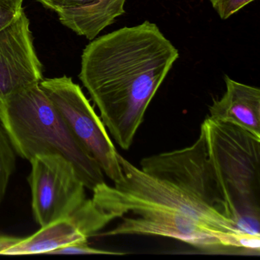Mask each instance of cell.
Masks as SVG:
<instances>
[{"instance_id":"cell-1","label":"cell","mask_w":260,"mask_h":260,"mask_svg":"<svg viewBox=\"0 0 260 260\" xmlns=\"http://www.w3.org/2000/svg\"><path fill=\"white\" fill-rule=\"evenodd\" d=\"M179 57L150 21L93 39L83 50L80 80L115 142L127 150L144 115Z\"/></svg>"},{"instance_id":"cell-2","label":"cell","mask_w":260,"mask_h":260,"mask_svg":"<svg viewBox=\"0 0 260 260\" xmlns=\"http://www.w3.org/2000/svg\"><path fill=\"white\" fill-rule=\"evenodd\" d=\"M0 121L23 159L59 154L74 164L86 188L92 191L105 182L98 162L74 136L39 83L0 99Z\"/></svg>"},{"instance_id":"cell-3","label":"cell","mask_w":260,"mask_h":260,"mask_svg":"<svg viewBox=\"0 0 260 260\" xmlns=\"http://www.w3.org/2000/svg\"><path fill=\"white\" fill-rule=\"evenodd\" d=\"M202 126L210 156L237 212V228L260 235V138L210 117Z\"/></svg>"},{"instance_id":"cell-4","label":"cell","mask_w":260,"mask_h":260,"mask_svg":"<svg viewBox=\"0 0 260 260\" xmlns=\"http://www.w3.org/2000/svg\"><path fill=\"white\" fill-rule=\"evenodd\" d=\"M123 179L106 182L93 190L92 201L112 220L144 209H168L188 214L216 231L240 234L237 224L211 211L185 191L162 179L144 173L118 153Z\"/></svg>"},{"instance_id":"cell-5","label":"cell","mask_w":260,"mask_h":260,"mask_svg":"<svg viewBox=\"0 0 260 260\" xmlns=\"http://www.w3.org/2000/svg\"><path fill=\"white\" fill-rule=\"evenodd\" d=\"M141 169L147 174L176 185L211 211L237 225V212L210 156L202 126L194 144L181 150L144 158L141 161Z\"/></svg>"},{"instance_id":"cell-6","label":"cell","mask_w":260,"mask_h":260,"mask_svg":"<svg viewBox=\"0 0 260 260\" xmlns=\"http://www.w3.org/2000/svg\"><path fill=\"white\" fill-rule=\"evenodd\" d=\"M77 141L114 183L123 179L118 153L104 123L96 115L81 88L71 77L43 79L39 83Z\"/></svg>"},{"instance_id":"cell-7","label":"cell","mask_w":260,"mask_h":260,"mask_svg":"<svg viewBox=\"0 0 260 260\" xmlns=\"http://www.w3.org/2000/svg\"><path fill=\"white\" fill-rule=\"evenodd\" d=\"M124 217L104 236L140 235L170 237L211 252L249 251L255 244V235L242 232L229 234L216 231L197 219L168 209H144Z\"/></svg>"},{"instance_id":"cell-8","label":"cell","mask_w":260,"mask_h":260,"mask_svg":"<svg viewBox=\"0 0 260 260\" xmlns=\"http://www.w3.org/2000/svg\"><path fill=\"white\" fill-rule=\"evenodd\" d=\"M29 162L28 182L36 221L43 228L68 218L86 199V187L74 164L59 154L37 155Z\"/></svg>"},{"instance_id":"cell-9","label":"cell","mask_w":260,"mask_h":260,"mask_svg":"<svg viewBox=\"0 0 260 260\" xmlns=\"http://www.w3.org/2000/svg\"><path fill=\"white\" fill-rule=\"evenodd\" d=\"M43 80V66L24 10L0 31V99Z\"/></svg>"},{"instance_id":"cell-10","label":"cell","mask_w":260,"mask_h":260,"mask_svg":"<svg viewBox=\"0 0 260 260\" xmlns=\"http://www.w3.org/2000/svg\"><path fill=\"white\" fill-rule=\"evenodd\" d=\"M226 91L209 106L210 118L235 124L260 138V89L225 76Z\"/></svg>"},{"instance_id":"cell-11","label":"cell","mask_w":260,"mask_h":260,"mask_svg":"<svg viewBox=\"0 0 260 260\" xmlns=\"http://www.w3.org/2000/svg\"><path fill=\"white\" fill-rule=\"evenodd\" d=\"M88 239L70 219H61L41 228L26 238L16 237L5 255L51 253L71 243L88 241Z\"/></svg>"},{"instance_id":"cell-12","label":"cell","mask_w":260,"mask_h":260,"mask_svg":"<svg viewBox=\"0 0 260 260\" xmlns=\"http://www.w3.org/2000/svg\"><path fill=\"white\" fill-rule=\"evenodd\" d=\"M68 219L88 238L113 220L96 206L92 199H86Z\"/></svg>"},{"instance_id":"cell-13","label":"cell","mask_w":260,"mask_h":260,"mask_svg":"<svg viewBox=\"0 0 260 260\" xmlns=\"http://www.w3.org/2000/svg\"><path fill=\"white\" fill-rule=\"evenodd\" d=\"M16 153L0 121V205L4 202L12 176L16 170Z\"/></svg>"},{"instance_id":"cell-14","label":"cell","mask_w":260,"mask_h":260,"mask_svg":"<svg viewBox=\"0 0 260 260\" xmlns=\"http://www.w3.org/2000/svg\"><path fill=\"white\" fill-rule=\"evenodd\" d=\"M44 7L50 10L57 11V10L63 8H71V7H80L94 3L103 2L119 12L121 15L125 13L124 4L126 0H38Z\"/></svg>"},{"instance_id":"cell-15","label":"cell","mask_w":260,"mask_h":260,"mask_svg":"<svg viewBox=\"0 0 260 260\" xmlns=\"http://www.w3.org/2000/svg\"><path fill=\"white\" fill-rule=\"evenodd\" d=\"M213 9L215 10L222 20H226L233 15L238 13L242 9L254 0H209Z\"/></svg>"},{"instance_id":"cell-16","label":"cell","mask_w":260,"mask_h":260,"mask_svg":"<svg viewBox=\"0 0 260 260\" xmlns=\"http://www.w3.org/2000/svg\"><path fill=\"white\" fill-rule=\"evenodd\" d=\"M24 0H0V31L10 25L23 10Z\"/></svg>"},{"instance_id":"cell-17","label":"cell","mask_w":260,"mask_h":260,"mask_svg":"<svg viewBox=\"0 0 260 260\" xmlns=\"http://www.w3.org/2000/svg\"><path fill=\"white\" fill-rule=\"evenodd\" d=\"M51 254H108V255H124V252H112V251L103 250L91 247L88 244V241L79 242L71 243L63 247L52 251Z\"/></svg>"}]
</instances>
